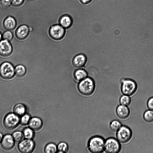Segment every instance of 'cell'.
<instances>
[{
    "mask_svg": "<svg viewBox=\"0 0 153 153\" xmlns=\"http://www.w3.org/2000/svg\"><path fill=\"white\" fill-rule=\"evenodd\" d=\"M24 0H11L12 4L14 6H18L21 5Z\"/></svg>",
    "mask_w": 153,
    "mask_h": 153,
    "instance_id": "32",
    "label": "cell"
},
{
    "mask_svg": "<svg viewBox=\"0 0 153 153\" xmlns=\"http://www.w3.org/2000/svg\"><path fill=\"white\" fill-rule=\"evenodd\" d=\"M22 133L24 137L26 139H32L34 136V131L30 128H25Z\"/></svg>",
    "mask_w": 153,
    "mask_h": 153,
    "instance_id": "23",
    "label": "cell"
},
{
    "mask_svg": "<svg viewBox=\"0 0 153 153\" xmlns=\"http://www.w3.org/2000/svg\"><path fill=\"white\" fill-rule=\"evenodd\" d=\"M2 37L4 39L7 40L9 41H10L13 38V34L10 31H7L4 33Z\"/></svg>",
    "mask_w": 153,
    "mask_h": 153,
    "instance_id": "30",
    "label": "cell"
},
{
    "mask_svg": "<svg viewBox=\"0 0 153 153\" xmlns=\"http://www.w3.org/2000/svg\"><path fill=\"white\" fill-rule=\"evenodd\" d=\"M2 35H1V33H0V41H1V39H2Z\"/></svg>",
    "mask_w": 153,
    "mask_h": 153,
    "instance_id": "36",
    "label": "cell"
},
{
    "mask_svg": "<svg viewBox=\"0 0 153 153\" xmlns=\"http://www.w3.org/2000/svg\"><path fill=\"white\" fill-rule=\"evenodd\" d=\"M14 141L12 136L9 134H7L3 137L1 142V147L5 150H10L14 146Z\"/></svg>",
    "mask_w": 153,
    "mask_h": 153,
    "instance_id": "12",
    "label": "cell"
},
{
    "mask_svg": "<svg viewBox=\"0 0 153 153\" xmlns=\"http://www.w3.org/2000/svg\"><path fill=\"white\" fill-rule=\"evenodd\" d=\"M26 71V70L25 67L22 65H18L15 68V74L18 77H23L25 74Z\"/></svg>",
    "mask_w": 153,
    "mask_h": 153,
    "instance_id": "22",
    "label": "cell"
},
{
    "mask_svg": "<svg viewBox=\"0 0 153 153\" xmlns=\"http://www.w3.org/2000/svg\"><path fill=\"white\" fill-rule=\"evenodd\" d=\"M13 48L9 41L4 39L0 41V55L7 57L12 53Z\"/></svg>",
    "mask_w": 153,
    "mask_h": 153,
    "instance_id": "11",
    "label": "cell"
},
{
    "mask_svg": "<svg viewBox=\"0 0 153 153\" xmlns=\"http://www.w3.org/2000/svg\"><path fill=\"white\" fill-rule=\"evenodd\" d=\"M28 124L29 128L34 131H38L42 128L43 122L40 118L34 117L30 119Z\"/></svg>",
    "mask_w": 153,
    "mask_h": 153,
    "instance_id": "16",
    "label": "cell"
},
{
    "mask_svg": "<svg viewBox=\"0 0 153 153\" xmlns=\"http://www.w3.org/2000/svg\"><path fill=\"white\" fill-rule=\"evenodd\" d=\"M120 143L114 138L110 137L107 138L105 141L104 151L109 153H118L121 148Z\"/></svg>",
    "mask_w": 153,
    "mask_h": 153,
    "instance_id": "6",
    "label": "cell"
},
{
    "mask_svg": "<svg viewBox=\"0 0 153 153\" xmlns=\"http://www.w3.org/2000/svg\"><path fill=\"white\" fill-rule=\"evenodd\" d=\"M122 126V124L120 121L117 120H114L110 122L109 127L112 131L117 132Z\"/></svg>",
    "mask_w": 153,
    "mask_h": 153,
    "instance_id": "25",
    "label": "cell"
},
{
    "mask_svg": "<svg viewBox=\"0 0 153 153\" xmlns=\"http://www.w3.org/2000/svg\"><path fill=\"white\" fill-rule=\"evenodd\" d=\"M35 147V143L32 139H26L22 140L18 145L19 151L22 153L32 152Z\"/></svg>",
    "mask_w": 153,
    "mask_h": 153,
    "instance_id": "10",
    "label": "cell"
},
{
    "mask_svg": "<svg viewBox=\"0 0 153 153\" xmlns=\"http://www.w3.org/2000/svg\"><path fill=\"white\" fill-rule=\"evenodd\" d=\"M30 119V115L25 114L22 116L20 120V123L22 125H26L28 124Z\"/></svg>",
    "mask_w": 153,
    "mask_h": 153,
    "instance_id": "29",
    "label": "cell"
},
{
    "mask_svg": "<svg viewBox=\"0 0 153 153\" xmlns=\"http://www.w3.org/2000/svg\"><path fill=\"white\" fill-rule=\"evenodd\" d=\"M3 137V136L1 132H0V142H1Z\"/></svg>",
    "mask_w": 153,
    "mask_h": 153,
    "instance_id": "35",
    "label": "cell"
},
{
    "mask_svg": "<svg viewBox=\"0 0 153 153\" xmlns=\"http://www.w3.org/2000/svg\"><path fill=\"white\" fill-rule=\"evenodd\" d=\"M144 120L147 123L153 122V111L149 109L146 111L143 114Z\"/></svg>",
    "mask_w": 153,
    "mask_h": 153,
    "instance_id": "24",
    "label": "cell"
},
{
    "mask_svg": "<svg viewBox=\"0 0 153 153\" xmlns=\"http://www.w3.org/2000/svg\"><path fill=\"white\" fill-rule=\"evenodd\" d=\"M15 73L14 66L8 62H4L0 66V76L4 79H10L12 78Z\"/></svg>",
    "mask_w": 153,
    "mask_h": 153,
    "instance_id": "8",
    "label": "cell"
},
{
    "mask_svg": "<svg viewBox=\"0 0 153 153\" xmlns=\"http://www.w3.org/2000/svg\"><path fill=\"white\" fill-rule=\"evenodd\" d=\"M87 61L86 56L84 54L80 53L76 55L73 58L72 63L73 65L78 68L83 67Z\"/></svg>",
    "mask_w": 153,
    "mask_h": 153,
    "instance_id": "13",
    "label": "cell"
},
{
    "mask_svg": "<svg viewBox=\"0 0 153 153\" xmlns=\"http://www.w3.org/2000/svg\"><path fill=\"white\" fill-rule=\"evenodd\" d=\"M14 141L16 142H20L22 140L24 136L23 133L20 131H16L12 135Z\"/></svg>",
    "mask_w": 153,
    "mask_h": 153,
    "instance_id": "28",
    "label": "cell"
},
{
    "mask_svg": "<svg viewBox=\"0 0 153 153\" xmlns=\"http://www.w3.org/2000/svg\"><path fill=\"white\" fill-rule=\"evenodd\" d=\"M4 28L7 30H13L16 25L15 19L12 16H8L4 19L3 22Z\"/></svg>",
    "mask_w": 153,
    "mask_h": 153,
    "instance_id": "17",
    "label": "cell"
},
{
    "mask_svg": "<svg viewBox=\"0 0 153 153\" xmlns=\"http://www.w3.org/2000/svg\"><path fill=\"white\" fill-rule=\"evenodd\" d=\"M57 148L58 153H66L69 149L67 144L64 142L59 143L57 146Z\"/></svg>",
    "mask_w": 153,
    "mask_h": 153,
    "instance_id": "27",
    "label": "cell"
},
{
    "mask_svg": "<svg viewBox=\"0 0 153 153\" xmlns=\"http://www.w3.org/2000/svg\"><path fill=\"white\" fill-rule=\"evenodd\" d=\"M73 19L71 16L65 15L62 16L59 21V24L65 29L68 28L72 25Z\"/></svg>",
    "mask_w": 153,
    "mask_h": 153,
    "instance_id": "18",
    "label": "cell"
},
{
    "mask_svg": "<svg viewBox=\"0 0 153 153\" xmlns=\"http://www.w3.org/2000/svg\"><path fill=\"white\" fill-rule=\"evenodd\" d=\"M105 141L101 136H95L91 137L88 143L89 151L93 153H100L104 151Z\"/></svg>",
    "mask_w": 153,
    "mask_h": 153,
    "instance_id": "3",
    "label": "cell"
},
{
    "mask_svg": "<svg viewBox=\"0 0 153 153\" xmlns=\"http://www.w3.org/2000/svg\"><path fill=\"white\" fill-rule=\"evenodd\" d=\"M21 15L24 19H20L24 20L21 24L27 25L31 33L29 50L41 57L51 56L59 42L50 36L49 30L52 25L59 24L62 16L54 0H29Z\"/></svg>",
    "mask_w": 153,
    "mask_h": 153,
    "instance_id": "1",
    "label": "cell"
},
{
    "mask_svg": "<svg viewBox=\"0 0 153 153\" xmlns=\"http://www.w3.org/2000/svg\"><path fill=\"white\" fill-rule=\"evenodd\" d=\"M147 105L149 109L153 111V97H151L148 100Z\"/></svg>",
    "mask_w": 153,
    "mask_h": 153,
    "instance_id": "31",
    "label": "cell"
},
{
    "mask_svg": "<svg viewBox=\"0 0 153 153\" xmlns=\"http://www.w3.org/2000/svg\"><path fill=\"white\" fill-rule=\"evenodd\" d=\"M121 90L124 95L131 96L136 92L137 88L136 82L133 79L126 78L121 81Z\"/></svg>",
    "mask_w": 153,
    "mask_h": 153,
    "instance_id": "4",
    "label": "cell"
},
{
    "mask_svg": "<svg viewBox=\"0 0 153 153\" xmlns=\"http://www.w3.org/2000/svg\"><path fill=\"white\" fill-rule=\"evenodd\" d=\"M95 87L94 79L89 76L80 81L77 85V89L79 92L83 95L87 96L91 95L94 93Z\"/></svg>",
    "mask_w": 153,
    "mask_h": 153,
    "instance_id": "2",
    "label": "cell"
},
{
    "mask_svg": "<svg viewBox=\"0 0 153 153\" xmlns=\"http://www.w3.org/2000/svg\"><path fill=\"white\" fill-rule=\"evenodd\" d=\"M20 120L19 116L15 113H10L4 117L3 124L7 129H13L18 126L20 122Z\"/></svg>",
    "mask_w": 153,
    "mask_h": 153,
    "instance_id": "7",
    "label": "cell"
},
{
    "mask_svg": "<svg viewBox=\"0 0 153 153\" xmlns=\"http://www.w3.org/2000/svg\"><path fill=\"white\" fill-rule=\"evenodd\" d=\"M44 151L46 153H56L58 152L57 146L54 143H49L45 146Z\"/></svg>",
    "mask_w": 153,
    "mask_h": 153,
    "instance_id": "21",
    "label": "cell"
},
{
    "mask_svg": "<svg viewBox=\"0 0 153 153\" xmlns=\"http://www.w3.org/2000/svg\"><path fill=\"white\" fill-rule=\"evenodd\" d=\"M65 29L60 24H56L51 26L49 30L50 36L56 40H60L65 36Z\"/></svg>",
    "mask_w": 153,
    "mask_h": 153,
    "instance_id": "9",
    "label": "cell"
},
{
    "mask_svg": "<svg viewBox=\"0 0 153 153\" xmlns=\"http://www.w3.org/2000/svg\"><path fill=\"white\" fill-rule=\"evenodd\" d=\"M116 132L117 139L122 143L128 142L130 140L132 135L131 129L125 125L122 126Z\"/></svg>",
    "mask_w": 153,
    "mask_h": 153,
    "instance_id": "5",
    "label": "cell"
},
{
    "mask_svg": "<svg viewBox=\"0 0 153 153\" xmlns=\"http://www.w3.org/2000/svg\"><path fill=\"white\" fill-rule=\"evenodd\" d=\"M80 1L82 3L87 4L90 3L92 0H80Z\"/></svg>",
    "mask_w": 153,
    "mask_h": 153,
    "instance_id": "34",
    "label": "cell"
},
{
    "mask_svg": "<svg viewBox=\"0 0 153 153\" xmlns=\"http://www.w3.org/2000/svg\"><path fill=\"white\" fill-rule=\"evenodd\" d=\"M116 112L118 117L122 119L127 118L130 114V110L128 107L121 104L116 108Z\"/></svg>",
    "mask_w": 153,
    "mask_h": 153,
    "instance_id": "15",
    "label": "cell"
},
{
    "mask_svg": "<svg viewBox=\"0 0 153 153\" xmlns=\"http://www.w3.org/2000/svg\"><path fill=\"white\" fill-rule=\"evenodd\" d=\"M27 111L26 106L22 103H18L16 104L14 107L13 109L14 113L19 116H22L25 114Z\"/></svg>",
    "mask_w": 153,
    "mask_h": 153,
    "instance_id": "20",
    "label": "cell"
},
{
    "mask_svg": "<svg viewBox=\"0 0 153 153\" xmlns=\"http://www.w3.org/2000/svg\"><path fill=\"white\" fill-rule=\"evenodd\" d=\"M88 76L87 72L84 68H77L75 71L74 73V78L78 82L87 77Z\"/></svg>",
    "mask_w": 153,
    "mask_h": 153,
    "instance_id": "19",
    "label": "cell"
},
{
    "mask_svg": "<svg viewBox=\"0 0 153 153\" xmlns=\"http://www.w3.org/2000/svg\"><path fill=\"white\" fill-rule=\"evenodd\" d=\"M11 0H1V4L3 7H7L10 5Z\"/></svg>",
    "mask_w": 153,
    "mask_h": 153,
    "instance_id": "33",
    "label": "cell"
},
{
    "mask_svg": "<svg viewBox=\"0 0 153 153\" xmlns=\"http://www.w3.org/2000/svg\"><path fill=\"white\" fill-rule=\"evenodd\" d=\"M119 102L121 105L128 106L130 104L131 100L129 96L123 94L120 97Z\"/></svg>",
    "mask_w": 153,
    "mask_h": 153,
    "instance_id": "26",
    "label": "cell"
},
{
    "mask_svg": "<svg viewBox=\"0 0 153 153\" xmlns=\"http://www.w3.org/2000/svg\"><path fill=\"white\" fill-rule=\"evenodd\" d=\"M30 32L29 27L25 25L19 26L16 32L17 38L20 40H23L27 38Z\"/></svg>",
    "mask_w": 153,
    "mask_h": 153,
    "instance_id": "14",
    "label": "cell"
},
{
    "mask_svg": "<svg viewBox=\"0 0 153 153\" xmlns=\"http://www.w3.org/2000/svg\"></svg>",
    "mask_w": 153,
    "mask_h": 153,
    "instance_id": "37",
    "label": "cell"
}]
</instances>
